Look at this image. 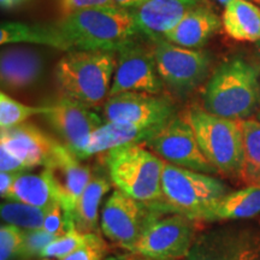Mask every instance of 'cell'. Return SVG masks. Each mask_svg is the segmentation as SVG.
Segmentation results:
<instances>
[{
    "mask_svg": "<svg viewBox=\"0 0 260 260\" xmlns=\"http://www.w3.org/2000/svg\"><path fill=\"white\" fill-rule=\"evenodd\" d=\"M71 51L118 52L142 35L132 10L113 6L81 10L57 23Z\"/></svg>",
    "mask_w": 260,
    "mask_h": 260,
    "instance_id": "obj_1",
    "label": "cell"
},
{
    "mask_svg": "<svg viewBox=\"0 0 260 260\" xmlns=\"http://www.w3.org/2000/svg\"><path fill=\"white\" fill-rule=\"evenodd\" d=\"M203 107L224 118L248 119L260 110V68L243 58L224 61L203 92Z\"/></svg>",
    "mask_w": 260,
    "mask_h": 260,
    "instance_id": "obj_2",
    "label": "cell"
},
{
    "mask_svg": "<svg viewBox=\"0 0 260 260\" xmlns=\"http://www.w3.org/2000/svg\"><path fill=\"white\" fill-rule=\"evenodd\" d=\"M105 164L117 189L148 206L170 212L162 201L165 161L145 144H130L106 152Z\"/></svg>",
    "mask_w": 260,
    "mask_h": 260,
    "instance_id": "obj_3",
    "label": "cell"
},
{
    "mask_svg": "<svg viewBox=\"0 0 260 260\" xmlns=\"http://www.w3.org/2000/svg\"><path fill=\"white\" fill-rule=\"evenodd\" d=\"M116 67L115 52L70 51L58 61L56 77L64 96L92 109L109 99Z\"/></svg>",
    "mask_w": 260,
    "mask_h": 260,
    "instance_id": "obj_4",
    "label": "cell"
},
{
    "mask_svg": "<svg viewBox=\"0 0 260 260\" xmlns=\"http://www.w3.org/2000/svg\"><path fill=\"white\" fill-rule=\"evenodd\" d=\"M162 201L170 212L211 222L217 204L229 193L222 181L212 175L165 162L161 177Z\"/></svg>",
    "mask_w": 260,
    "mask_h": 260,
    "instance_id": "obj_5",
    "label": "cell"
},
{
    "mask_svg": "<svg viewBox=\"0 0 260 260\" xmlns=\"http://www.w3.org/2000/svg\"><path fill=\"white\" fill-rule=\"evenodd\" d=\"M198 144L210 164L222 176L240 181L243 164V136L240 121L207 112L203 106L184 111Z\"/></svg>",
    "mask_w": 260,
    "mask_h": 260,
    "instance_id": "obj_6",
    "label": "cell"
},
{
    "mask_svg": "<svg viewBox=\"0 0 260 260\" xmlns=\"http://www.w3.org/2000/svg\"><path fill=\"white\" fill-rule=\"evenodd\" d=\"M200 222L184 214L164 212L148 224L130 253L158 260L187 258L199 235Z\"/></svg>",
    "mask_w": 260,
    "mask_h": 260,
    "instance_id": "obj_7",
    "label": "cell"
},
{
    "mask_svg": "<svg viewBox=\"0 0 260 260\" xmlns=\"http://www.w3.org/2000/svg\"><path fill=\"white\" fill-rule=\"evenodd\" d=\"M164 212L116 189L104 204L100 228L112 243L132 252L152 219Z\"/></svg>",
    "mask_w": 260,
    "mask_h": 260,
    "instance_id": "obj_8",
    "label": "cell"
},
{
    "mask_svg": "<svg viewBox=\"0 0 260 260\" xmlns=\"http://www.w3.org/2000/svg\"><path fill=\"white\" fill-rule=\"evenodd\" d=\"M145 145L169 164L207 175L218 174L201 151L184 112L161 125Z\"/></svg>",
    "mask_w": 260,
    "mask_h": 260,
    "instance_id": "obj_9",
    "label": "cell"
},
{
    "mask_svg": "<svg viewBox=\"0 0 260 260\" xmlns=\"http://www.w3.org/2000/svg\"><path fill=\"white\" fill-rule=\"evenodd\" d=\"M153 52L162 83L175 93L188 94L206 79L211 67L207 52L181 47L165 39L153 40Z\"/></svg>",
    "mask_w": 260,
    "mask_h": 260,
    "instance_id": "obj_10",
    "label": "cell"
},
{
    "mask_svg": "<svg viewBox=\"0 0 260 260\" xmlns=\"http://www.w3.org/2000/svg\"><path fill=\"white\" fill-rule=\"evenodd\" d=\"M260 230L245 224H232L200 233L187 260H258Z\"/></svg>",
    "mask_w": 260,
    "mask_h": 260,
    "instance_id": "obj_11",
    "label": "cell"
},
{
    "mask_svg": "<svg viewBox=\"0 0 260 260\" xmlns=\"http://www.w3.org/2000/svg\"><path fill=\"white\" fill-rule=\"evenodd\" d=\"M170 98L159 94L125 92L110 96L103 105L106 122L136 126L162 125L176 116Z\"/></svg>",
    "mask_w": 260,
    "mask_h": 260,
    "instance_id": "obj_12",
    "label": "cell"
},
{
    "mask_svg": "<svg viewBox=\"0 0 260 260\" xmlns=\"http://www.w3.org/2000/svg\"><path fill=\"white\" fill-rule=\"evenodd\" d=\"M162 84L158 74L153 46L148 48L134 42L118 51L110 96L125 92L159 94L162 90Z\"/></svg>",
    "mask_w": 260,
    "mask_h": 260,
    "instance_id": "obj_13",
    "label": "cell"
},
{
    "mask_svg": "<svg viewBox=\"0 0 260 260\" xmlns=\"http://www.w3.org/2000/svg\"><path fill=\"white\" fill-rule=\"evenodd\" d=\"M50 111L44 115L59 135L61 142L82 160L90 136L104 123L103 118L76 100L63 96L50 104Z\"/></svg>",
    "mask_w": 260,
    "mask_h": 260,
    "instance_id": "obj_14",
    "label": "cell"
},
{
    "mask_svg": "<svg viewBox=\"0 0 260 260\" xmlns=\"http://www.w3.org/2000/svg\"><path fill=\"white\" fill-rule=\"evenodd\" d=\"M44 169L50 178L57 203L65 213L71 214L81 194L92 180V170L59 141L54 144L50 160Z\"/></svg>",
    "mask_w": 260,
    "mask_h": 260,
    "instance_id": "obj_15",
    "label": "cell"
},
{
    "mask_svg": "<svg viewBox=\"0 0 260 260\" xmlns=\"http://www.w3.org/2000/svg\"><path fill=\"white\" fill-rule=\"evenodd\" d=\"M56 141L28 122L0 132V149L12 155L24 170L41 165L46 167Z\"/></svg>",
    "mask_w": 260,
    "mask_h": 260,
    "instance_id": "obj_16",
    "label": "cell"
},
{
    "mask_svg": "<svg viewBox=\"0 0 260 260\" xmlns=\"http://www.w3.org/2000/svg\"><path fill=\"white\" fill-rule=\"evenodd\" d=\"M193 8L181 0H144L132 12L142 37L153 41L167 37Z\"/></svg>",
    "mask_w": 260,
    "mask_h": 260,
    "instance_id": "obj_17",
    "label": "cell"
},
{
    "mask_svg": "<svg viewBox=\"0 0 260 260\" xmlns=\"http://www.w3.org/2000/svg\"><path fill=\"white\" fill-rule=\"evenodd\" d=\"M222 27V18L206 5H197L165 37L181 47L200 50Z\"/></svg>",
    "mask_w": 260,
    "mask_h": 260,
    "instance_id": "obj_18",
    "label": "cell"
},
{
    "mask_svg": "<svg viewBox=\"0 0 260 260\" xmlns=\"http://www.w3.org/2000/svg\"><path fill=\"white\" fill-rule=\"evenodd\" d=\"M42 58L28 47H9L2 52L0 80L3 87L22 89L37 82L42 73Z\"/></svg>",
    "mask_w": 260,
    "mask_h": 260,
    "instance_id": "obj_19",
    "label": "cell"
},
{
    "mask_svg": "<svg viewBox=\"0 0 260 260\" xmlns=\"http://www.w3.org/2000/svg\"><path fill=\"white\" fill-rule=\"evenodd\" d=\"M164 125V124H162ZM161 125L136 126L121 123L106 122L90 136L82 159L99 153H106L113 148L130 144H145Z\"/></svg>",
    "mask_w": 260,
    "mask_h": 260,
    "instance_id": "obj_20",
    "label": "cell"
},
{
    "mask_svg": "<svg viewBox=\"0 0 260 260\" xmlns=\"http://www.w3.org/2000/svg\"><path fill=\"white\" fill-rule=\"evenodd\" d=\"M0 44H35L71 51L57 24H27L21 22H5L0 25Z\"/></svg>",
    "mask_w": 260,
    "mask_h": 260,
    "instance_id": "obj_21",
    "label": "cell"
},
{
    "mask_svg": "<svg viewBox=\"0 0 260 260\" xmlns=\"http://www.w3.org/2000/svg\"><path fill=\"white\" fill-rule=\"evenodd\" d=\"M222 25L237 41H260V8L248 0H229L222 16Z\"/></svg>",
    "mask_w": 260,
    "mask_h": 260,
    "instance_id": "obj_22",
    "label": "cell"
},
{
    "mask_svg": "<svg viewBox=\"0 0 260 260\" xmlns=\"http://www.w3.org/2000/svg\"><path fill=\"white\" fill-rule=\"evenodd\" d=\"M111 189L110 182L103 176H93L81 194L73 213L70 214L75 226L84 234H100L99 207L103 198Z\"/></svg>",
    "mask_w": 260,
    "mask_h": 260,
    "instance_id": "obj_23",
    "label": "cell"
},
{
    "mask_svg": "<svg viewBox=\"0 0 260 260\" xmlns=\"http://www.w3.org/2000/svg\"><path fill=\"white\" fill-rule=\"evenodd\" d=\"M6 199L19 201L44 210H47L57 203L50 178L45 169L40 174L19 172Z\"/></svg>",
    "mask_w": 260,
    "mask_h": 260,
    "instance_id": "obj_24",
    "label": "cell"
},
{
    "mask_svg": "<svg viewBox=\"0 0 260 260\" xmlns=\"http://www.w3.org/2000/svg\"><path fill=\"white\" fill-rule=\"evenodd\" d=\"M258 214H260V187L249 186L228 193L214 207L211 222L249 219Z\"/></svg>",
    "mask_w": 260,
    "mask_h": 260,
    "instance_id": "obj_25",
    "label": "cell"
},
{
    "mask_svg": "<svg viewBox=\"0 0 260 260\" xmlns=\"http://www.w3.org/2000/svg\"><path fill=\"white\" fill-rule=\"evenodd\" d=\"M243 136V164L240 181L246 186L260 187V121H240Z\"/></svg>",
    "mask_w": 260,
    "mask_h": 260,
    "instance_id": "obj_26",
    "label": "cell"
},
{
    "mask_svg": "<svg viewBox=\"0 0 260 260\" xmlns=\"http://www.w3.org/2000/svg\"><path fill=\"white\" fill-rule=\"evenodd\" d=\"M46 211L31 205L10 200L2 204L0 216L6 224H11L23 230H35L44 229Z\"/></svg>",
    "mask_w": 260,
    "mask_h": 260,
    "instance_id": "obj_27",
    "label": "cell"
},
{
    "mask_svg": "<svg viewBox=\"0 0 260 260\" xmlns=\"http://www.w3.org/2000/svg\"><path fill=\"white\" fill-rule=\"evenodd\" d=\"M50 106H28L12 99L4 92L0 93V128L9 129L25 123L37 115H46Z\"/></svg>",
    "mask_w": 260,
    "mask_h": 260,
    "instance_id": "obj_28",
    "label": "cell"
},
{
    "mask_svg": "<svg viewBox=\"0 0 260 260\" xmlns=\"http://www.w3.org/2000/svg\"><path fill=\"white\" fill-rule=\"evenodd\" d=\"M89 234L81 233L75 226L74 220H71L68 230L63 235L58 236L53 242H51L46 248L44 249L41 256L42 258H56L61 260L74 253L77 248H80L83 243L88 240Z\"/></svg>",
    "mask_w": 260,
    "mask_h": 260,
    "instance_id": "obj_29",
    "label": "cell"
},
{
    "mask_svg": "<svg viewBox=\"0 0 260 260\" xmlns=\"http://www.w3.org/2000/svg\"><path fill=\"white\" fill-rule=\"evenodd\" d=\"M58 236L47 233L45 229L24 230V240L22 243L18 256L24 259H31L41 256L46 247L53 242Z\"/></svg>",
    "mask_w": 260,
    "mask_h": 260,
    "instance_id": "obj_30",
    "label": "cell"
},
{
    "mask_svg": "<svg viewBox=\"0 0 260 260\" xmlns=\"http://www.w3.org/2000/svg\"><path fill=\"white\" fill-rule=\"evenodd\" d=\"M24 240V230L6 224L0 228V260H10L18 256Z\"/></svg>",
    "mask_w": 260,
    "mask_h": 260,
    "instance_id": "obj_31",
    "label": "cell"
},
{
    "mask_svg": "<svg viewBox=\"0 0 260 260\" xmlns=\"http://www.w3.org/2000/svg\"><path fill=\"white\" fill-rule=\"evenodd\" d=\"M110 247L104 241L102 234H89L88 240L80 248L61 260H105Z\"/></svg>",
    "mask_w": 260,
    "mask_h": 260,
    "instance_id": "obj_32",
    "label": "cell"
},
{
    "mask_svg": "<svg viewBox=\"0 0 260 260\" xmlns=\"http://www.w3.org/2000/svg\"><path fill=\"white\" fill-rule=\"evenodd\" d=\"M73 218L70 214H67L61 209L59 204H53L48 207L46 211V217H45L44 229L47 233L53 234L56 236H60L68 230V226Z\"/></svg>",
    "mask_w": 260,
    "mask_h": 260,
    "instance_id": "obj_33",
    "label": "cell"
},
{
    "mask_svg": "<svg viewBox=\"0 0 260 260\" xmlns=\"http://www.w3.org/2000/svg\"><path fill=\"white\" fill-rule=\"evenodd\" d=\"M113 6H119L115 0H61V8L65 15L81 10L113 8Z\"/></svg>",
    "mask_w": 260,
    "mask_h": 260,
    "instance_id": "obj_34",
    "label": "cell"
},
{
    "mask_svg": "<svg viewBox=\"0 0 260 260\" xmlns=\"http://www.w3.org/2000/svg\"><path fill=\"white\" fill-rule=\"evenodd\" d=\"M18 174L19 172H2L0 174V194H2V198H5V199L8 198Z\"/></svg>",
    "mask_w": 260,
    "mask_h": 260,
    "instance_id": "obj_35",
    "label": "cell"
},
{
    "mask_svg": "<svg viewBox=\"0 0 260 260\" xmlns=\"http://www.w3.org/2000/svg\"><path fill=\"white\" fill-rule=\"evenodd\" d=\"M118 260H158L153 258H148V256L135 254V253H125V254H121L118 256Z\"/></svg>",
    "mask_w": 260,
    "mask_h": 260,
    "instance_id": "obj_36",
    "label": "cell"
},
{
    "mask_svg": "<svg viewBox=\"0 0 260 260\" xmlns=\"http://www.w3.org/2000/svg\"><path fill=\"white\" fill-rule=\"evenodd\" d=\"M115 2L119 6H122V8L132 10V9L136 8V6H138L139 4H141L144 0H115Z\"/></svg>",
    "mask_w": 260,
    "mask_h": 260,
    "instance_id": "obj_37",
    "label": "cell"
},
{
    "mask_svg": "<svg viewBox=\"0 0 260 260\" xmlns=\"http://www.w3.org/2000/svg\"><path fill=\"white\" fill-rule=\"evenodd\" d=\"M27 2H29V0H0V5H2L3 9H11Z\"/></svg>",
    "mask_w": 260,
    "mask_h": 260,
    "instance_id": "obj_38",
    "label": "cell"
},
{
    "mask_svg": "<svg viewBox=\"0 0 260 260\" xmlns=\"http://www.w3.org/2000/svg\"><path fill=\"white\" fill-rule=\"evenodd\" d=\"M181 2L186 3V4H189V5H199L203 0H181Z\"/></svg>",
    "mask_w": 260,
    "mask_h": 260,
    "instance_id": "obj_39",
    "label": "cell"
},
{
    "mask_svg": "<svg viewBox=\"0 0 260 260\" xmlns=\"http://www.w3.org/2000/svg\"><path fill=\"white\" fill-rule=\"evenodd\" d=\"M218 2L220 3V4H224V5H225V4H226V3H228V2H229V0H218Z\"/></svg>",
    "mask_w": 260,
    "mask_h": 260,
    "instance_id": "obj_40",
    "label": "cell"
},
{
    "mask_svg": "<svg viewBox=\"0 0 260 260\" xmlns=\"http://www.w3.org/2000/svg\"><path fill=\"white\" fill-rule=\"evenodd\" d=\"M256 119H258V121H260V110H259L258 115H256Z\"/></svg>",
    "mask_w": 260,
    "mask_h": 260,
    "instance_id": "obj_41",
    "label": "cell"
},
{
    "mask_svg": "<svg viewBox=\"0 0 260 260\" xmlns=\"http://www.w3.org/2000/svg\"><path fill=\"white\" fill-rule=\"evenodd\" d=\"M105 260H116V259H113V258H112V259H111V258H109V259H105Z\"/></svg>",
    "mask_w": 260,
    "mask_h": 260,
    "instance_id": "obj_42",
    "label": "cell"
},
{
    "mask_svg": "<svg viewBox=\"0 0 260 260\" xmlns=\"http://www.w3.org/2000/svg\"><path fill=\"white\" fill-rule=\"evenodd\" d=\"M255 2H260V0H255Z\"/></svg>",
    "mask_w": 260,
    "mask_h": 260,
    "instance_id": "obj_43",
    "label": "cell"
},
{
    "mask_svg": "<svg viewBox=\"0 0 260 260\" xmlns=\"http://www.w3.org/2000/svg\"><path fill=\"white\" fill-rule=\"evenodd\" d=\"M259 44H260V41H259Z\"/></svg>",
    "mask_w": 260,
    "mask_h": 260,
    "instance_id": "obj_44",
    "label": "cell"
}]
</instances>
